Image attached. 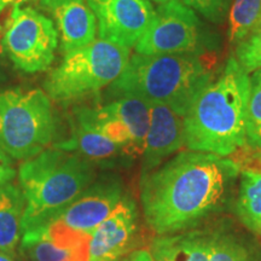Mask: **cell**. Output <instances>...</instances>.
Masks as SVG:
<instances>
[{"instance_id":"cell-1","label":"cell","mask_w":261,"mask_h":261,"mask_svg":"<svg viewBox=\"0 0 261 261\" xmlns=\"http://www.w3.org/2000/svg\"><path fill=\"white\" fill-rule=\"evenodd\" d=\"M240 167L232 160L187 150L140 177L145 223L158 234L190 230L223 210Z\"/></svg>"},{"instance_id":"cell-2","label":"cell","mask_w":261,"mask_h":261,"mask_svg":"<svg viewBox=\"0 0 261 261\" xmlns=\"http://www.w3.org/2000/svg\"><path fill=\"white\" fill-rule=\"evenodd\" d=\"M249 92V73L230 57L185 114V146L226 158L246 145Z\"/></svg>"},{"instance_id":"cell-3","label":"cell","mask_w":261,"mask_h":261,"mask_svg":"<svg viewBox=\"0 0 261 261\" xmlns=\"http://www.w3.org/2000/svg\"><path fill=\"white\" fill-rule=\"evenodd\" d=\"M92 162L79 152L45 149L19 166V189L25 198L22 233L51 224L93 182Z\"/></svg>"},{"instance_id":"cell-4","label":"cell","mask_w":261,"mask_h":261,"mask_svg":"<svg viewBox=\"0 0 261 261\" xmlns=\"http://www.w3.org/2000/svg\"><path fill=\"white\" fill-rule=\"evenodd\" d=\"M212 67L203 55H133L109 93L138 97L161 103L185 116L197 94L213 80Z\"/></svg>"},{"instance_id":"cell-5","label":"cell","mask_w":261,"mask_h":261,"mask_svg":"<svg viewBox=\"0 0 261 261\" xmlns=\"http://www.w3.org/2000/svg\"><path fill=\"white\" fill-rule=\"evenodd\" d=\"M129 58L128 47L94 39L89 45L67 52L60 65L48 74L44 89L55 102L85 99L112 85L125 70Z\"/></svg>"},{"instance_id":"cell-6","label":"cell","mask_w":261,"mask_h":261,"mask_svg":"<svg viewBox=\"0 0 261 261\" xmlns=\"http://www.w3.org/2000/svg\"><path fill=\"white\" fill-rule=\"evenodd\" d=\"M56 136L50 97L40 89L0 92V148L15 160L33 159Z\"/></svg>"},{"instance_id":"cell-7","label":"cell","mask_w":261,"mask_h":261,"mask_svg":"<svg viewBox=\"0 0 261 261\" xmlns=\"http://www.w3.org/2000/svg\"><path fill=\"white\" fill-rule=\"evenodd\" d=\"M10 61L25 73H39L51 67L58 45L54 22L32 8H12L2 39Z\"/></svg>"},{"instance_id":"cell-8","label":"cell","mask_w":261,"mask_h":261,"mask_svg":"<svg viewBox=\"0 0 261 261\" xmlns=\"http://www.w3.org/2000/svg\"><path fill=\"white\" fill-rule=\"evenodd\" d=\"M194 10L180 0L160 4L146 32L136 45L139 55H204L208 38Z\"/></svg>"},{"instance_id":"cell-9","label":"cell","mask_w":261,"mask_h":261,"mask_svg":"<svg viewBox=\"0 0 261 261\" xmlns=\"http://www.w3.org/2000/svg\"><path fill=\"white\" fill-rule=\"evenodd\" d=\"M99 38L123 47L136 46L154 18L150 0H87Z\"/></svg>"},{"instance_id":"cell-10","label":"cell","mask_w":261,"mask_h":261,"mask_svg":"<svg viewBox=\"0 0 261 261\" xmlns=\"http://www.w3.org/2000/svg\"><path fill=\"white\" fill-rule=\"evenodd\" d=\"M22 234L21 253L32 261H90L91 234L75 231L61 221Z\"/></svg>"},{"instance_id":"cell-11","label":"cell","mask_w":261,"mask_h":261,"mask_svg":"<svg viewBox=\"0 0 261 261\" xmlns=\"http://www.w3.org/2000/svg\"><path fill=\"white\" fill-rule=\"evenodd\" d=\"M122 197L121 180L115 175H106L92 182L69 207L58 215L56 220L75 231L92 234L98 225L112 214Z\"/></svg>"},{"instance_id":"cell-12","label":"cell","mask_w":261,"mask_h":261,"mask_svg":"<svg viewBox=\"0 0 261 261\" xmlns=\"http://www.w3.org/2000/svg\"><path fill=\"white\" fill-rule=\"evenodd\" d=\"M135 201L123 195L112 214L91 234L90 261H115L127 253L137 233Z\"/></svg>"},{"instance_id":"cell-13","label":"cell","mask_w":261,"mask_h":261,"mask_svg":"<svg viewBox=\"0 0 261 261\" xmlns=\"http://www.w3.org/2000/svg\"><path fill=\"white\" fill-rule=\"evenodd\" d=\"M185 146L184 116L161 103H150V125L142 160V175L155 171Z\"/></svg>"},{"instance_id":"cell-14","label":"cell","mask_w":261,"mask_h":261,"mask_svg":"<svg viewBox=\"0 0 261 261\" xmlns=\"http://www.w3.org/2000/svg\"><path fill=\"white\" fill-rule=\"evenodd\" d=\"M40 8L56 21L64 54L89 45L96 38L97 19L87 0H40Z\"/></svg>"},{"instance_id":"cell-15","label":"cell","mask_w":261,"mask_h":261,"mask_svg":"<svg viewBox=\"0 0 261 261\" xmlns=\"http://www.w3.org/2000/svg\"><path fill=\"white\" fill-rule=\"evenodd\" d=\"M213 232L203 230L159 234L149 252L154 261H210Z\"/></svg>"},{"instance_id":"cell-16","label":"cell","mask_w":261,"mask_h":261,"mask_svg":"<svg viewBox=\"0 0 261 261\" xmlns=\"http://www.w3.org/2000/svg\"><path fill=\"white\" fill-rule=\"evenodd\" d=\"M55 146L68 151H77L91 162L115 163L119 159L128 158L122 146L107 138L97 129L74 119L71 121L70 139Z\"/></svg>"},{"instance_id":"cell-17","label":"cell","mask_w":261,"mask_h":261,"mask_svg":"<svg viewBox=\"0 0 261 261\" xmlns=\"http://www.w3.org/2000/svg\"><path fill=\"white\" fill-rule=\"evenodd\" d=\"M24 211L25 198L19 187L9 182L0 188V253L16 256Z\"/></svg>"},{"instance_id":"cell-18","label":"cell","mask_w":261,"mask_h":261,"mask_svg":"<svg viewBox=\"0 0 261 261\" xmlns=\"http://www.w3.org/2000/svg\"><path fill=\"white\" fill-rule=\"evenodd\" d=\"M102 107L129 130L137 158L143 155L150 125V102L138 97L125 96Z\"/></svg>"},{"instance_id":"cell-19","label":"cell","mask_w":261,"mask_h":261,"mask_svg":"<svg viewBox=\"0 0 261 261\" xmlns=\"http://www.w3.org/2000/svg\"><path fill=\"white\" fill-rule=\"evenodd\" d=\"M236 211L244 226L261 234V171L247 169L242 172Z\"/></svg>"},{"instance_id":"cell-20","label":"cell","mask_w":261,"mask_h":261,"mask_svg":"<svg viewBox=\"0 0 261 261\" xmlns=\"http://www.w3.org/2000/svg\"><path fill=\"white\" fill-rule=\"evenodd\" d=\"M210 261H261V250L236 232H213Z\"/></svg>"},{"instance_id":"cell-21","label":"cell","mask_w":261,"mask_h":261,"mask_svg":"<svg viewBox=\"0 0 261 261\" xmlns=\"http://www.w3.org/2000/svg\"><path fill=\"white\" fill-rule=\"evenodd\" d=\"M227 38L240 44L257 27L261 19V0H232L228 10Z\"/></svg>"},{"instance_id":"cell-22","label":"cell","mask_w":261,"mask_h":261,"mask_svg":"<svg viewBox=\"0 0 261 261\" xmlns=\"http://www.w3.org/2000/svg\"><path fill=\"white\" fill-rule=\"evenodd\" d=\"M249 81L247 144L253 148H261V69L253 71Z\"/></svg>"},{"instance_id":"cell-23","label":"cell","mask_w":261,"mask_h":261,"mask_svg":"<svg viewBox=\"0 0 261 261\" xmlns=\"http://www.w3.org/2000/svg\"><path fill=\"white\" fill-rule=\"evenodd\" d=\"M236 60L247 73L261 69V28L237 44Z\"/></svg>"},{"instance_id":"cell-24","label":"cell","mask_w":261,"mask_h":261,"mask_svg":"<svg viewBox=\"0 0 261 261\" xmlns=\"http://www.w3.org/2000/svg\"><path fill=\"white\" fill-rule=\"evenodd\" d=\"M181 2L208 21L213 23H221L226 18L232 0H181Z\"/></svg>"},{"instance_id":"cell-25","label":"cell","mask_w":261,"mask_h":261,"mask_svg":"<svg viewBox=\"0 0 261 261\" xmlns=\"http://www.w3.org/2000/svg\"><path fill=\"white\" fill-rule=\"evenodd\" d=\"M16 175V169L10 156L0 148V188L11 182Z\"/></svg>"},{"instance_id":"cell-26","label":"cell","mask_w":261,"mask_h":261,"mask_svg":"<svg viewBox=\"0 0 261 261\" xmlns=\"http://www.w3.org/2000/svg\"><path fill=\"white\" fill-rule=\"evenodd\" d=\"M125 261H154L149 249H138L133 252Z\"/></svg>"},{"instance_id":"cell-27","label":"cell","mask_w":261,"mask_h":261,"mask_svg":"<svg viewBox=\"0 0 261 261\" xmlns=\"http://www.w3.org/2000/svg\"><path fill=\"white\" fill-rule=\"evenodd\" d=\"M25 2H29V0H0V12H2L3 10L6 8V6H9V5H14V6L21 5Z\"/></svg>"},{"instance_id":"cell-28","label":"cell","mask_w":261,"mask_h":261,"mask_svg":"<svg viewBox=\"0 0 261 261\" xmlns=\"http://www.w3.org/2000/svg\"><path fill=\"white\" fill-rule=\"evenodd\" d=\"M0 261H15L14 257L6 255L4 253H0Z\"/></svg>"},{"instance_id":"cell-29","label":"cell","mask_w":261,"mask_h":261,"mask_svg":"<svg viewBox=\"0 0 261 261\" xmlns=\"http://www.w3.org/2000/svg\"><path fill=\"white\" fill-rule=\"evenodd\" d=\"M2 39H3V35L0 37V62H2L3 54H4V48H3V44H2Z\"/></svg>"},{"instance_id":"cell-30","label":"cell","mask_w":261,"mask_h":261,"mask_svg":"<svg viewBox=\"0 0 261 261\" xmlns=\"http://www.w3.org/2000/svg\"><path fill=\"white\" fill-rule=\"evenodd\" d=\"M152 2H155L156 4H165V3H167V2H171V0H152Z\"/></svg>"},{"instance_id":"cell-31","label":"cell","mask_w":261,"mask_h":261,"mask_svg":"<svg viewBox=\"0 0 261 261\" xmlns=\"http://www.w3.org/2000/svg\"><path fill=\"white\" fill-rule=\"evenodd\" d=\"M257 28H261V19H260V22H259V24H257V27L255 28V29H257ZM255 29H254V31H255Z\"/></svg>"}]
</instances>
